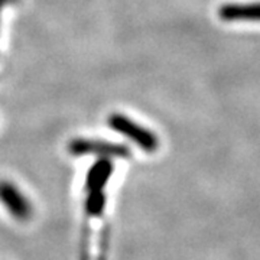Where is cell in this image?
<instances>
[{"label": "cell", "mask_w": 260, "mask_h": 260, "mask_svg": "<svg viewBox=\"0 0 260 260\" xmlns=\"http://www.w3.org/2000/svg\"><path fill=\"white\" fill-rule=\"evenodd\" d=\"M113 164L109 158H100L88 169L85 178V189H100L106 188L112 178Z\"/></svg>", "instance_id": "5b68a950"}, {"label": "cell", "mask_w": 260, "mask_h": 260, "mask_svg": "<svg viewBox=\"0 0 260 260\" xmlns=\"http://www.w3.org/2000/svg\"><path fill=\"white\" fill-rule=\"evenodd\" d=\"M107 121H109V126L113 130H116L117 133L129 138L132 142H135L145 152L153 153L159 148L158 136L152 130L145 129L143 126H140L136 121L126 117L124 114L113 113V114H110Z\"/></svg>", "instance_id": "6da1fadb"}, {"label": "cell", "mask_w": 260, "mask_h": 260, "mask_svg": "<svg viewBox=\"0 0 260 260\" xmlns=\"http://www.w3.org/2000/svg\"><path fill=\"white\" fill-rule=\"evenodd\" d=\"M218 16L224 22H260V2L227 3L218 9Z\"/></svg>", "instance_id": "277c9868"}, {"label": "cell", "mask_w": 260, "mask_h": 260, "mask_svg": "<svg viewBox=\"0 0 260 260\" xmlns=\"http://www.w3.org/2000/svg\"><path fill=\"white\" fill-rule=\"evenodd\" d=\"M0 203L19 221H28L32 217L29 200L9 181H0Z\"/></svg>", "instance_id": "3957f363"}, {"label": "cell", "mask_w": 260, "mask_h": 260, "mask_svg": "<svg viewBox=\"0 0 260 260\" xmlns=\"http://www.w3.org/2000/svg\"><path fill=\"white\" fill-rule=\"evenodd\" d=\"M68 152L74 156H85V155H95L100 158H129L130 150L124 145L112 143L104 140L94 139H77L68 143Z\"/></svg>", "instance_id": "7a4b0ae2"}, {"label": "cell", "mask_w": 260, "mask_h": 260, "mask_svg": "<svg viewBox=\"0 0 260 260\" xmlns=\"http://www.w3.org/2000/svg\"><path fill=\"white\" fill-rule=\"evenodd\" d=\"M15 2H18V0H0V15H2V10H3L5 6L12 5V3H15Z\"/></svg>", "instance_id": "8992f818"}]
</instances>
